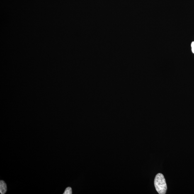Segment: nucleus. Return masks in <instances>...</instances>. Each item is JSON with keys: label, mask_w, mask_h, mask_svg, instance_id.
Wrapping results in <instances>:
<instances>
[{"label": "nucleus", "mask_w": 194, "mask_h": 194, "mask_svg": "<svg viewBox=\"0 0 194 194\" xmlns=\"http://www.w3.org/2000/svg\"><path fill=\"white\" fill-rule=\"evenodd\" d=\"M154 185L156 191L159 194L166 193L167 187L164 176L161 173L156 175L155 178Z\"/></svg>", "instance_id": "nucleus-1"}, {"label": "nucleus", "mask_w": 194, "mask_h": 194, "mask_svg": "<svg viewBox=\"0 0 194 194\" xmlns=\"http://www.w3.org/2000/svg\"><path fill=\"white\" fill-rule=\"evenodd\" d=\"M192 52L194 53V42H192L191 44Z\"/></svg>", "instance_id": "nucleus-4"}, {"label": "nucleus", "mask_w": 194, "mask_h": 194, "mask_svg": "<svg viewBox=\"0 0 194 194\" xmlns=\"http://www.w3.org/2000/svg\"><path fill=\"white\" fill-rule=\"evenodd\" d=\"M64 194H72V188L71 187H67L66 189L65 190L63 193Z\"/></svg>", "instance_id": "nucleus-3"}, {"label": "nucleus", "mask_w": 194, "mask_h": 194, "mask_svg": "<svg viewBox=\"0 0 194 194\" xmlns=\"http://www.w3.org/2000/svg\"><path fill=\"white\" fill-rule=\"evenodd\" d=\"M7 191V186L6 184L3 180L0 181V193L1 194H4Z\"/></svg>", "instance_id": "nucleus-2"}]
</instances>
